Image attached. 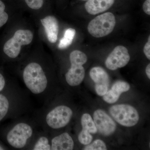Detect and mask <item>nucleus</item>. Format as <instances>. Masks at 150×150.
I'll return each mask as SVG.
<instances>
[{
    "label": "nucleus",
    "mask_w": 150,
    "mask_h": 150,
    "mask_svg": "<svg viewBox=\"0 0 150 150\" xmlns=\"http://www.w3.org/2000/svg\"><path fill=\"white\" fill-rule=\"evenodd\" d=\"M41 63L30 61L25 64L21 76L28 93L38 98L43 104L56 95L57 88L54 78Z\"/></svg>",
    "instance_id": "obj_1"
},
{
    "label": "nucleus",
    "mask_w": 150,
    "mask_h": 150,
    "mask_svg": "<svg viewBox=\"0 0 150 150\" xmlns=\"http://www.w3.org/2000/svg\"><path fill=\"white\" fill-rule=\"evenodd\" d=\"M56 96L41 108L35 110L33 116L40 129L49 134L65 128L74 115L72 108L60 103Z\"/></svg>",
    "instance_id": "obj_2"
},
{
    "label": "nucleus",
    "mask_w": 150,
    "mask_h": 150,
    "mask_svg": "<svg viewBox=\"0 0 150 150\" xmlns=\"http://www.w3.org/2000/svg\"><path fill=\"white\" fill-rule=\"evenodd\" d=\"M24 115L13 119L6 130V142L13 149L27 150L34 135L40 129L33 117Z\"/></svg>",
    "instance_id": "obj_3"
},
{
    "label": "nucleus",
    "mask_w": 150,
    "mask_h": 150,
    "mask_svg": "<svg viewBox=\"0 0 150 150\" xmlns=\"http://www.w3.org/2000/svg\"><path fill=\"white\" fill-rule=\"evenodd\" d=\"M115 24L116 20L114 14L111 12H106L93 19L88 25V30L94 37H103L113 31Z\"/></svg>",
    "instance_id": "obj_4"
},
{
    "label": "nucleus",
    "mask_w": 150,
    "mask_h": 150,
    "mask_svg": "<svg viewBox=\"0 0 150 150\" xmlns=\"http://www.w3.org/2000/svg\"><path fill=\"white\" fill-rule=\"evenodd\" d=\"M33 38V33L30 30H18L5 43L3 48L4 53L11 59H16L20 54L21 46L31 43Z\"/></svg>",
    "instance_id": "obj_5"
},
{
    "label": "nucleus",
    "mask_w": 150,
    "mask_h": 150,
    "mask_svg": "<svg viewBox=\"0 0 150 150\" xmlns=\"http://www.w3.org/2000/svg\"><path fill=\"white\" fill-rule=\"evenodd\" d=\"M109 111L110 115L116 122L126 127L135 126L139 119V113L136 108L129 105H112Z\"/></svg>",
    "instance_id": "obj_6"
},
{
    "label": "nucleus",
    "mask_w": 150,
    "mask_h": 150,
    "mask_svg": "<svg viewBox=\"0 0 150 150\" xmlns=\"http://www.w3.org/2000/svg\"><path fill=\"white\" fill-rule=\"evenodd\" d=\"M130 56L127 48L118 46L113 49L105 60V67L108 69L114 71L125 67L129 63Z\"/></svg>",
    "instance_id": "obj_7"
},
{
    "label": "nucleus",
    "mask_w": 150,
    "mask_h": 150,
    "mask_svg": "<svg viewBox=\"0 0 150 150\" xmlns=\"http://www.w3.org/2000/svg\"><path fill=\"white\" fill-rule=\"evenodd\" d=\"M93 121L97 131L105 136L113 134L116 129V123L109 115L100 109L94 112Z\"/></svg>",
    "instance_id": "obj_8"
},
{
    "label": "nucleus",
    "mask_w": 150,
    "mask_h": 150,
    "mask_svg": "<svg viewBox=\"0 0 150 150\" xmlns=\"http://www.w3.org/2000/svg\"><path fill=\"white\" fill-rule=\"evenodd\" d=\"M90 76L95 83V88L97 94L103 96L108 91L109 78L108 73L100 67H95L90 71Z\"/></svg>",
    "instance_id": "obj_9"
},
{
    "label": "nucleus",
    "mask_w": 150,
    "mask_h": 150,
    "mask_svg": "<svg viewBox=\"0 0 150 150\" xmlns=\"http://www.w3.org/2000/svg\"><path fill=\"white\" fill-rule=\"evenodd\" d=\"M51 138V150H72L74 148V139L68 132L61 134L56 132L49 134Z\"/></svg>",
    "instance_id": "obj_10"
},
{
    "label": "nucleus",
    "mask_w": 150,
    "mask_h": 150,
    "mask_svg": "<svg viewBox=\"0 0 150 150\" xmlns=\"http://www.w3.org/2000/svg\"><path fill=\"white\" fill-rule=\"evenodd\" d=\"M27 150H51L50 134L42 129L36 132Z\"/></svg>",
    "instance_id": "obj_11"
},
{
    "label": "nucleus",
    "mask_w": 150,
    "mask_h": 150,
    "mask_svg": "<svg viewBox=\"0 0 150 150\" xmlns=\"http://www.w3.org/2000/svg\"><path fill=\"white\" fill-rule=\"evenodd\" d=\"M85 75V71L83 66L71 64V67L65 75V80L67 84L71 87H75L82 82Z\"/></svg>",
    "instance_id": "obj_12"
},
{
    "label": "nucleus",
    "mask_w": 150,
    "mask_h": 150,
    "mask_svg": "<svg viewBox=\"0 0 150 150\" xmlns=\"http://www.w3.org/2000/svg\"><path fill=\"white\" fill-rule=\"evenodd\" d=\"M130 88V85L126 82L117 81L112 85L110 90L108 91L103 96V100L110 104L114 103L118 100L121 94L128 91Z\"/></svg>",
    "instance_id": "obj_13"
},
{
    "label": "nucleus",
    "mask_w": 150,
    "mask_h": 150,
    "mask_svg": "<svg viewBox=\"0 0 150 150\" xmlns=\"http://www.w3.org/2000/svg\"><path fill=\"white\" fill-rule=\"evenodd\" d=\"M44 27L48 41L51 43H55L58 39L59 33V23L55 16H48L40 20Z\"/></svg>",
    "instance_id": "obj_14"
},
{
    "label": "nucleus",
    "mask_w": 150,
    "mask_h": 150,
    "mask_svg": "<svg viewBox=\"0 0 150 150\" xmlns=\"http://www.w3.org/2000/svg\"><path fill=\"white\" fill-rule=\"evenodd\" d=\"M115 0H88L85 4V8L88 13L98 14L109 9Z\"/></svg>",
    "instance_id": "obj_15"
},
{
    "label": "nucleus",
    "mask_w": 150,
    "mask_h": 150,
    "mask_svg": "<svg viewBox=\"0 0 150 150\" xmlns=\"http://www.w3.org/2000/svg\"><path fill=\"white\" fill-rule=\"evenodd\" d=\"M76 33V30L74 28H69L66 30L64 37L60 40L58 45L59 49H65L69 46L72 43Z\"/></svg>",
    "instance_id": "obj_16"
},
{
    "label": "nucleus",
    "mask_w": 150,
    "mask_h": 150,
    "mask_svg": "<svg viewBox=\"0 0 150 150\" xmlns=\"http://www.w3.org/2000/svg\"><path fill=\"white\" fill-rule=\"evenodd\" d=\"M81 124L82 129L86 130L90 134H95L97 129L91 115L88 113H85L81 118Z\"/></svg>",
    "instance_id": "obj_17"
},
{
    "label": "nucleus",
    "mask_w": 150,
    "mask_h": 150,
    "mask_svg": "<svg viewBox=\"0 0 150 150\" xmlns=\"http://www.w3.org/2000/svg\"><path fill=\"white\" fill-rule=\"evenodd\" d=\"M70 64L83 66L87 62L88 57L85 54L79 50H74L69 55Z\"/></svg>",
    "instance_id": "obj_18"
},
{
    "label": "nucleus",
    "mask_w": 150,
    "mask_h": 150,
    "mask_svg": "<svg viewBox=\"0 0 150 150\" xmlns=\"http://www.w3.org/2000/svg\"><path fill=\"white\" fill-rule=\"evenodd\" d=\"M78 139L82 144L87 145L91 143L93 137L88 131L82 129L78 135Z\"/></svg>",
    "instance_id": "obj_19"
},
{
    "label": "nucleus",
    "mask_w": 150,
    "mask_h": 150,
    "mask_svg": "<svg viewBox=\"0 0 150 150\" xmlns=\"http://www.w3.org/2000/svg\"><path fill=\"white\" fill-rule=\"evenodd\" d=\"M84 150H106V145L104 142L100 139L95 140L91 144L87 145L84 148Z\"/></svg>",
    "instance_id": "obj_20"
},
{
    "label": "nucleus",
    "mask_w": 150,
    "mask_h": 150,
    "mask_svg": "<svg viewBox=\"0 0 150 150\" xmlns=\"http://www.w3.org/2000/svg\"><path fill=\"white\" fill-rule=\"evenodd\" d=\"M5 5L0 0V28L5 24L8 19V16L5 11Z\"/></svg>",
    "instance_id": "obj_21"
},
{
    "label": "nucleus",
    "mask_w": 150,
    "mask_h": 150,
    "mask_svg": "<svg viewBox=\"0 0 150 150\" xmlns=\"http://www.w3.org/2000/svg\"><path fill=\"white\" fill-rule=\"evenodd\" d=\"M28 6L30 8L38 10L43 6V0H25Z\"/></svg>",
    "instance_id": "obj_22"
},
{
    "label": "nucleus",
    "mask_w": 150,
    "mask_h": 150,
    "mask_svg": "<svg viewBox=\"0 0 150 150\" xmlns=\"http://www.w3.org/2000/svg\"><path fill=\"white\" fill-rule=\"evenodd\" d=\"M144 52L145 56L149 60L150 59V36L148 38L147 42L146 43L144 48Z\"/></svg>",
    "instance_id": "obj_23"
},
{
    "label": "nucleus",
    "mask_w": 150,
    "mask_h": 150,
    "mask_svg": "<svg viewBox=\"0 0 150 150\" xmlns=\"http://www.w3.org/2000/svg\"><path fill=\"white\" fill-rule=\"evenodd\" d=\"M143 9L145 13L150 15V0H146L143 5Z\"/></svg>",
    "instance_id": "obj_24"
},
{
    "label": "nucleus",
    "mask_w": 150,
    "mask_h": 150,
    "mask_svg": "<svg viewBox=\"0 0 150 150\" xmlns=\"http://www.w3.org/2000/svg\"><path fill=\"white\" fill-rule=\"evenodd\" d=\"M146 73L147 76L148 78L150 79V64H149L147 66L146 69Z\"/></svg>",
    "instance_id": "obj_25"
},
{
    "label": "nucleus",
    "mask_w": 150,
    "mask_h": 150,
    "mask_svg": "<svg viewBox=\"0 0 150 150\" xmlns=\"http://www.w3.org/2000/svg\"><path fill=\"white\" fill-rule=\"evenodd\" d=\"M6 149H7V148H5L2 145H1V144H0V150H4Z\"/></svg>",
    "instance_id": "obj_26"
}]
</instances>
